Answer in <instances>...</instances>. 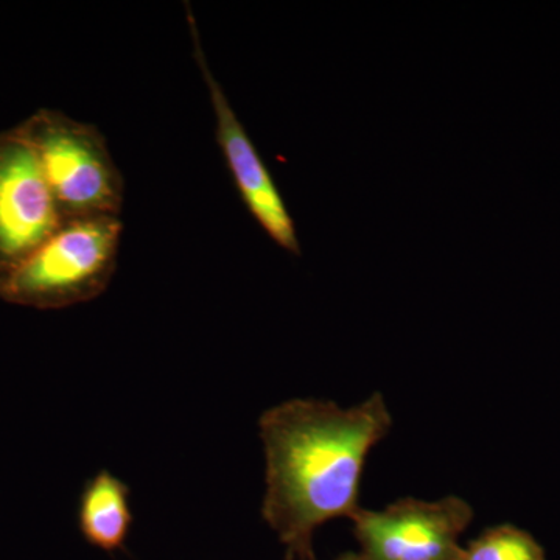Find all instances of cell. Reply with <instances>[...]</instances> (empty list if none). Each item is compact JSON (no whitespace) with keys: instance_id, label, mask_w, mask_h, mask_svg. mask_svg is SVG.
Here are the masks:
<instances>
[{"instance_id":"3","label":"cell","mask_w":560,"mask_h":560,"mask_svg":"<svg viewBox=\"0 0 560 560\" xmlns=\"http://www.w3.org/2000/svg\"><path fill=\"white\" fill-rule=\"evenodd\" d=\"M18 128L39 162L62 221L120 217L124 176L98 128L46 108Z\"/></svg>"},{"instance_id":"2","label":"cell","mask_w":560,"mask_h":560,"mask_svg":"<svg viewBox=\"0 0 560 560\" xmlns=\"http://www.w3.org/2000/svg\"><path fill=\"white\" fill-rule=\"evenodd\" d=\"M120 217L65 221L27 259L0 276V300L60 311L102 296L119 259Z\"/></svg>"},{"instance_id":"4","label":"cell","mask_w":560,"mask_h":560,"mask_svg":"<svg viewBox=\"0 0 560 560\" xmlns=\"http://www.w3.org/2000/svg\"><path fill=\"white\" fill-rule=\"evenodd\" d=\"M475 512L458 495L427 501L401 499L352 518L361 560H459L460 536Z\"/></svg>"},{"instance_id":"9","label":"cell","mask_w":560,"mask_h":560,"mask_svg":"<svg viewBox=\"0 0 560 560\" xmlns=\"http://www.w3.org/2000/svg\"><path fill=\"white\" fill-rule=\"evenodd\" d=\"M331 560H361V558L359 556V552L349 551V552H342L341 556H338V558H335Z\"/></svg>"},{"instance_id":"6","label":"cell","mask_w":560,"mask_h":560,"mask_svg":"<svg viewBox=\"0 0 560 560\" xmlns=\"http://www.w3.org/2000/svg\"><path fill=\"white\" fill-rule=\"evenodd\" d=\"M62 223L27 139L18 127L0 132V276L27 259Z\"/></svg>"},{"instance_id":"7","label":"cell","mask_w":560,"mask_h":560,"mask_svg":"<svg viewBox=\"0 0 560 560\" xmlns=\"http://www.w3.org/2000/svg\"><path fill=\"white\" fill-rule=\"evenodd\" d=\"M79 525L92 547L106 552L124 550L132 525L128 486L108 470L95 475L81 493Z\"/></svg>"},{"instance_id":"8","label":"cell","mask_w":560,"mask_h":560,"mask_svg":"<svg viewBox=\"0 0 560 560\" xmlns=\"http://www.w3.org/2000/svg\"><path fill=\"white\" fill-rule=\"evenodd\" d=\"M459 560H547V555L528 530L504 523L470 540Z\"/></svg>"},{"instance_id":"1","label":"cell","mask_w":560,"mask_h":560,"mask_svg":"<svg viewBox=\"0 0 560 560\" xmlns=\"http://www.w3.org/2000/svg\"><path fill=\"white\" fill-rule=\"evenodd\" d=\"M390 429L393 415L381 393L349 408L291 399L261 415L267 463L261 517L287 560H316L313 539L319 526L359 514L368 456Z\"/></svg>"},{"instance_id":"5","label":"cell","mask_w":560,"mask_h":560,"mask_svg":"<svg viewBox=\"0 0 560 560\" xmlns=\"http://www.w3.org/2000/svg\"><path fill=\"white\" fill-rule=\"evenodd\" d=\"M187 22H189L191 43H194L191 44L194 58L208 88L210 103L215 114L217 142L230 167L235 187L246 209L260 224L261 230L267 232L268 237L293 256H301L296 226L285 201L270 171L261 160L259 151L254 147L237 114L232 109L223 88L210 69L206 51L202 49L200 31L189 5H187Z\"/></svg>"}]
</instances>
